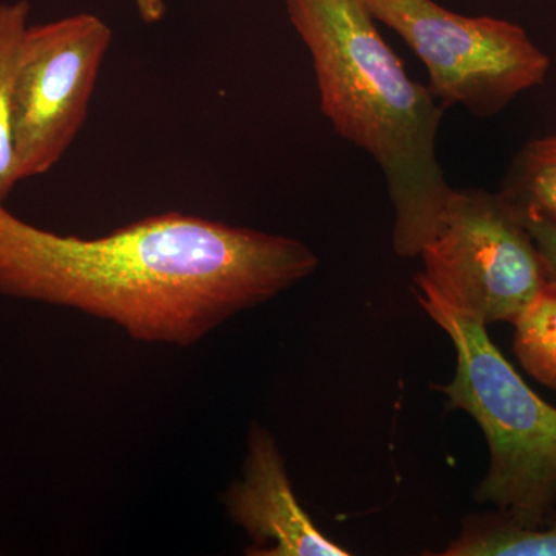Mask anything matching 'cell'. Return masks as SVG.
<instances>
[{"mask_svg":"<svg viewBox=\"0 0 556 556\" xmlns=\"http://www.w3.org/2000/svg\"><path fill=\"white\" fill-rule=\"evenodd\" d=\"M317 266L302 241L182 212L80 239L33 226L0 201V294L78 309L139 342L192 345Z\"/></svg>","mask_w":556,"mask_h":556,"instance_id":"cell-1","label":"cell"},{"mask_svg":"<svg viewBox=\"0 0 556 556\" xmlns=\"http://www.w3.org/2000/svg\"><path fill=\"white\" fill-rule=\"evenodd\" d=\"M287 10L313 58L321 113L387 179L394 252L419 257L455 192L437 155L445 109L409 78L365 0H287Z\"/></svg>","mask_w":556,"mask_h":556,"instance_id":"cell-2","label":"cell"},{"mask_svg":"<svg viewBox=\"0 0 556 556\" xmlns=\"http://www.w3.org/2000/svg\"><path fill=\"white\" fill-rule=\"evenodd\" d=\"M417 302L456 350L455 378L437 387L448 408L477 420L490 467L475 497L521 527H540L556 510V408L508 364L486 325L453 308L415 277Z\"/></svg>","mask_w":556,"mask_h":556,"instance_id":"cell-3","label":"cell"},{"mask_svg":"<svg viewBox=\"0 0 556 556\" xmlns=\"http://www.w3.org/2000/svg\"><path fill=\"white\" fill-rule=\"evenodd\" d=\"M417 278L484 325H514L547 276L526 215L506 193L455 190Z\"/></svg>","mask_w":556,"mask_h":556,"instance_id":"cell-4","label":"cell"},{"mask_svg":"<svg viewBox=\"0 0 556 556\" xmlns=\"http://www.w3.org/2000/svg\"><path fill=\"white\" fill-rule=\"evenodd\" d=\"M365 3L426 64L428 89L444 109L463 105L490 118L547 78L551 58L514 22L463 16L434 0Z\"/></svg>","mask_w":556,"mask_h":556,"instance_id":"cell-5","label":"cell"},{"mask_svg":"<svg viewBox=\"0 0 556 556\" xmlns=\"http://www.w3.org/2000/svg\"><path fill=\"white\" fill-rule=\"evenodd\" d=\"M112 40L90 13L28 27L14 90L20 181L53 169L78 137Z\"/></svg>","mask_w":556,"mask_h":556,"instance_id":"cell-6","label":"cell"},{"mask_svg":"<svg viewBox=\"0 0 556 556\" xmlns=\"http://www.w3.org/2000/svg\"><path fill=\"white\" fill-rule=\"evenodd\" d=\"M226 510L247 532L255 556H348L350 552L325 536L300 506L276 439L252 424L241 478L226 490Z\"/></svg>","mask_w":556,"mask_h":556,"instance_id":"cell-7","label":"cell"},{"mask_svg":"<svg viewBox=\"0 0 556 556\" xmlns=\"http://www.w3.org/2000/svg\"><path fill=\"white\" fill-rule=\"evenodd\" d=\"M445 556H556V510L540 527H521L497 514L471 515Z\"/></svg>","mask_w":556,"mask_h":556,"instance_id":"cell-8","label":"cell"},{"mask_svg":"<svg viewBox=\"0 0 556 556\" xmlns=\"http://www.w3.org/2000/svg\"><path fill=\"white\" fill-rule=\"evenodd\" d=\"M28 17L27 0L0 2V201L3 203L20 182L14 152V90L25 35L30 27Z\"/></svg>","mask_w":556,"mask_h":556,"instance_id":"cell-9","label":"cell"},{"mask_svg":"<svg viewBox=\"0 0 556 556\" xmlns=\"http://www.w3.org/2000/svg\"><path fill=\"white\" fill-rule=\"evenodd\" d=\"M501 192L526 215L556 225V135L522 146L511 160Z\"/></svg>","mask_w":556,"mask_h":556,"instance_id":"cell-10","label":"cell"},{"mask_svg":"<svg viewBox=\"0 0 556 556\" xmlns=\"http://www.w3.org/2000/svg\"><path fill=\"white\" fill-rule=\"evenodd\" d=\"M514 351L538 382L556 393V283L546 280L515 321Z\"/></svg>","mask_w":556,"mask_h":556,"instance_id":"cell-11","label":"cell"},{"mask_svg":"<svg viewBox=\"0 0 556 556\" xmlns=\"http://www.w3.org/2000/svg\"><path fill=\"white\" fill-rule=\"evenodd\" d=\"M526 223L540 251L546 276L556 283V225L535 215H526Z\"/></svg>","mask_w":556,"mask_h":556,"instance_id":"cell-12","label":"cell"},{"mask_svg":"<svg viewBox=\"0 0 556 556\" xmlns=\"http://www.w3.org/2000/svg\"><path fill=\"white\" fill-rule=\"evenodd\" d=\"M141 21L148 25H155L166 16V2L164 0H134Z\"/></svg>","mask_w":556,"mask_h":556,"instance_id":"cell-13","label":"cell"}]
</instances>
